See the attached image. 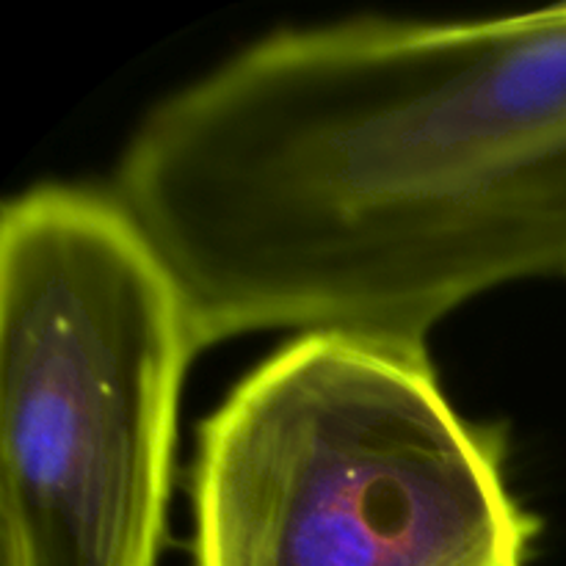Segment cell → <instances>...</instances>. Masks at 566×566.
<instances>
[{
    "instance_id": "6da1fadb",
    "label": "cell",
    "mask_w": 566,
    "mask_h": 566,
    "mask_svg": "<svg viewBox=\"0 0 566 566\" xmlns=\"http://www.w3.org/2000/svg\"><path fill=\"white\" fill-rule=\"evenodd\" d=\"M114 197L202 346L426 352L468 298L566 276V6L265 36L138 125Z\"/></svg>"
},
{
    "instance_id": "7a4b0ae2",
    "label": "cell",
    "mask_w": 566,
    "mask_h": 566,
    "mask_svg": "<svg viewBox=\"0 0 566 566\" xmlns=\"http://www.w3.org/2000/svg\"><path fill=\"white\" fill-rule=\"evenodd\" d=\"M175 274L111 193L0 219L3 566H158L188 359Z\"/></svg>"
},
{
    "instance_id": "3957f363",
    "label": "cell",
    "mask_w": 566,
    "mask_h": 566,
    "mask_svg": "<svg viewBox=\"0 0 566 566\" xmlns=\"http://www.w3.org/2000/svg\"><path fill=\"white\" fill-rule=\"evenodd\" d=\"M191 512L193 566H528L539 534L426 352L346 335H298L205 418Z\"/></svg>"
}]
</instances>
